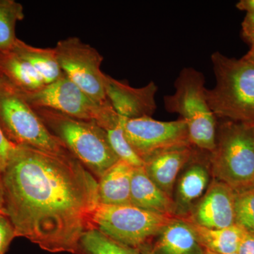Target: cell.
Segmentation results:
<instances>
[{"instance_id": "6da1fadb", "label": "cell", "mask_w": 254, "mask_h": 254, "mask_svg": "<svg viewBox=\"0 0 254 254\" xmlns=\"http://www.w3.org/2000/svg\"><path fill=\"white\" fill-rule=\"evenodd\" d=\"M0 180L16 237L52 253L76 254L99 203L98 180L81 162L17 145Z\"/></svg>"}, {"instance_id": "7a4b0ae2", "label": "cell", "mask_w": 254, "mask_h": 254, "mask_svg": "<svg viewBox=\"0 0 254 254\" xmlns=\"http://www.w3.org/2000/svg\"><path fill=\"white\" fill-rule=\"evenodd\" d=\"M216 84L206 89L209 106L218 120L254 125V63L211 55Z\"/></svg>"}, {"instance_id": "3957f363", "label": "cell", "mask_w": 254, "mask_h": 254, "mask_svg": "<svg viewBox=\"0 0 254 254\" xmlns=\"http://www.w3.org/2000/svg\"><path fill=\"white\" fill-rule=\"evenodd\" d=\"M33 108L48 130L95 177L100 179L120 160L106 132L95 122L71 118L48 108Z\"/></svg>"}, {"instance_id": "277c9868", "label": "cell", "mask_w": 254, "mask_h": 254, "mask_svg": "<svg viewBox=\"0 0 254 254\" xmlns=\"http://www.w3.org/2000/svg\"><path fill=\"white\" fill-rule=\"evenodd\" d=\"M210 165L214 180L235 191L254 187V125L218 120Z\"/></svg>"}, {"instance_id": "5b68a950", "label": "cell", "mask_w": 254, "mask_h": 254, "mask_svg": "<svg viewBox=\"0 0 254 254\" xmlns=\"http://www.w3.org/2000/svg\"><path fill=\"white\" fill-rule=\"evenodd\" d=\"M205 76L192 67L184 68L175 81V92L164 97L169 113H177L188 128L190 143L212 152L215 146L218 119L209 106Z\"/></svg>"}, {"instance_id": "8992f818", "label": "cell", "mask_w": 254, "mask_h": 254, "mask_svg": "<svg viewBox=\"0 0 254 254\" xmlns=\"http://www.w3.org/2000/svg\"><path fill=\"white\" fill-rule=\"evenodd\" d=\"M0 128L15 145L55 155L71 154L48 130L21 91L3 75L0 76Z\"/></svg>"}, {"instance_id": "52a82bcc", "label": "cell", "mask_w": 254, "mask_h": 254, "mask_svg": "<svg viewBox=\"0 0 254 254\" xmlns=\"http://www.w3.org/2000/svg\"><path fill=\"white\" fill-rule=\"evenodd\" d=\"M175 216L161 215L132 205L98 203L91 219L95 229L114 241L134 249L150 244Z\"/></svg>"}, {"instance_id": "ba28073f", "label": "cell", "mask_w": 254, "mask_h": 254, "mask_svg": "<svg viewBox=\"0 0 254 254\" xmlns=\"http://www.w3.org/2000/svg\"><path fill=\"white\" fill-rule=\"evenodd\" d=\"M62 71L98 104L109 103L105 90V73L100 69L103 58L89 45L76 37L58 42L55 48Z\"/></svg>"}, {"instance_id": "9c48e42d", "label": "cell", "mask_w": 254, "mask_h": 254, "mask_svg": "<svg viewBox=\"0 0 254 254\" xmlns=\"http://www.w3.org/2000/svg\"><path fill=\"white\" fill-rule=\"evenodd\" d=\"M21 93L32 108H48L96 123L111 105L110 101L104 105L95 103L65 74L38 91Z\"/></svg>"}, {"instance_id": "30bf717a", "label": "cell", "mask_w": 254, "mask_h": 254, "mask_svg": "<svg viewBox=\"0 0 254 254\" xmlns=\"http://www.w3.org/2000/svg\"><path fill=\"white\" fill-rule=\"evenodd\" d=\"M123 126L127 141L143 160L160 150L192 145L187 125L181 118L162 122L152 117H123Z\"/></svg>"}, {"instance_id": "8fae6325", "label": "cell", "mask_w": 254, "mask_h": 254, "mask_svg": "<svg viewBox=\"0 0 254 254\" xmlns=\"http://www.w3.org/2000/svg\"><path fill=\"white\" fill-rule=\"evenodd\" d=\"M210 152L193 146V153L182 170L174 190L175 216L185 218L210 185Z\"/></svg>"}, {"instance_id": "7c38bea8", "label": "cell", "mask_w": 254, "mask_h": 254, "mask_svg": "<svg viewBox=\"0 0 254 254\" xmlns=\"http://www.w3.org/2000/svg\"><path fill=\"white\" fill-rule=\"evenodd\" d=\"M208 228H225L236 225L235 190L226 184L214 180L201 198L185 218Z\"/></svg>"}, {"instance_id": "4fadbf2b", "label": "cell", "mask_w": 254, "mask_h": 254, "mask_svg": "<svg viewBox=\"0 0 254 254\" xmlns=\"http://www.w3.org/2000/svg\"><path fill=\"white\" fill-rule=\"evenodd\" d=\"M107 98L114 110L123 118L136 119L151 117L156 110L155 94L158 88L150 81L142 88H133L125 81L105 75Z\"/></svg>"}, {"instance_id": "5bb4252c", "label": "cell", "mask_w": 254, "mask_h": 254, "mask_svg": "<svg viewBox=\"0 0 254 254\" xmlns=\"http://www.w3.org/2000/svg\"><path fill=\"white\" fill-rule=\"evenodd\" d=\"M193 146L175 147L155 152L145 158V173L165 193L173 198L175 184L193 153Z\"/></svg>"}, {"instance_id": "9a60e30c", "label": "cell", "mask_w": 254, "mask_h": 254, "mask_svg": "<svg viewBox=\"0 0 254 254\" xmlns=\"http://www.w3.org/2000/svg\"><path fill=\"white\" fill-rule=\"evenodd\" d=\"M130 200L131 205L143 210L176 217L173 198L150 180L143 167L133 169Z\"/></svg>"}, {"instance_id": "2e32d148", "label": "cell", "mask_w": 254, "mask_h": 254, "mask_svg": "<svg viewBox=\"0 0 254 254\" xmlns=\"http://www.w3.org/2000/svg\"><path fill=\"white\" fill-rule=\"evenodd\" d=\"M154 254H205L193 230L183 218H175L155 237Z\"/></svg>"}, {"instance_id": "e0dca14e", "label": "cell", "mask_w": 254, "mask_h": 254, "mask_svg": "<svg viewBox=\"0 0 254 254\" xmlns=\"http://www.w3.org/2000/svg\"><path fill=\"white\" fill-rule=\"evenodd\" d=\"M133 167L120 160L98 180L100 204L131 205V184Z\"/></svg>"}, {"instance_id": "ac0fdd59", "label": "cell", "mask_w": 254, "mask_h": 254, "mask_svg": "<svg viewBox=\"0 0 254 254\" xmlns=\"http://www.w3.org/2000/svg\"><path fill=\"white\" fill-rule=\"evenodd\" d=\"M0 68L3 76L23 93L38 91L46 85L33 65L13 49L0 52Z\"/></svg>"}, {"instance_id": "d6986e66", "label": "cell", "mask_w": 254, "mask_h": 254, "mask_svg": "<svg viewBox=\"0 0 254 254\" xmlns=\"http://www.w3.org/2000/svg\"><path fill=\"white\" fill-rule=\"evenodd\" d=\"M185 220L193 230L201 247L213 253H237L241 241L247 232L237 225L221 229L208 228L190 220Z\"/></svg>"}, {"instance_id": "ffe728a7", "label": "cell", "mask_w": 254, "mask_h": 254, "mask_svg": "<svg viewBox=\"0 0 254 254\" xmlns=\"http://www.w3.org/2000/svg\"><path fill=\"white\" fill-rule=\"evenodd\" d=\"M13 49L27 60L43 76L46 85L61 78L64 73L57 60L55 48H38L16 39Z\"/></svg>"}, {"instance_id": "44dd1931", "label": "cell", "mask_w": 254, "mask_h": 254, "mask_svg": "<svg viewBox=\"0 0 254 254\" xmlns=\"http://www.w3.org/2000/svg\"><path fill=\"white\" fill-rule=\"evenodd\" d=\"M102 128L106 132L110 144L120 160L133 168L144 166V161L136 154L125 136L123 117L118 113L114 114Z\"/></svg>"}, {"instance_id": "7402d4cb", "label": "cell", "mask_w": 254, "mask_h": 254, "mask_svg": "<svg viewBox=\"0 0 254 254\" xmlns=\"http://www.w3.org/2000/svg\"><path fill=\"white\" fill-rule=\"evenodd\" d=\"M75 254H142L132 248L114 241L95 229H89L82 235Z\"/></svg>"}, {"instance_id": "603a6c76", "label": "cell", "mask_w": 254, "mask_h": 254, "mask_svg": "<svg viewBox=\"0 0 254 254\" xmlns=\"http://www.w3.org/2000/svg\"><path fill=\"white\" fill-rule=\"evenodd\" d=\"M24 18L22 4L14 0H0V52H6L14 46L16 26Z\"/></svg>"}, {"instance_id": "cb8c5ba5", "label": "cell", "mask_w": 254, "mask_h": 254, "mask_svg": "<svg viewBox=\"0 0 254 254\" xmlns=\"http://www.w3.org/2000/svg\"><path fill=\"white\" fill-rule=\"evenodd\" d=\"M235 222L246 231L254 234V187L235 191Z\"/></svg>"}, {"instance_id": "d4e9b609", "label": "cell", "mask_w": 254, "mask_h": 254, "mask_svg": "<svg viewBox=\"0 0 254 254\" xmlns=\"http://www.w3.org/2000/svg\"><path fill=\"white\" fill-rule=\"evenodd\" d=\"M14 227L4 213H0V254H5L16 237Z\"/></svg>"}, {"instance_id": "484cf974", "label": "cell", "mask_w": 254, "mask_h": 254, "mask_svg": "<svg viewBox=\"0 0 254 254\" xmlns=\"http://www.w3.org/2000/svg\"><path fill=\"white\" fill-rule=\"evenodd\" d=\"M17 145L10 142L0 128V174L7 166Z\"/></svg>"}, {"instance_id": "4316f807", "label": "cell", "mask_w": 254, "mask_h": 254, "mask_svg": "<svg viewBox=\"0 0 254 254\" xmlns=\"http://www.w3.org/2000/svg\"><path fill=\"white\" fill-rule=\"evenodd\" d=\"M242 34L244 40L250 44L254 41V15H246L242 23Z\"/></svg>"}, {"instance_id": "83f0119b", "label": "cell", "mask_w": 254, "mask_h": 254, "mask_svg": "<svg viewBox=\"0 0 254 254\" xmlns=\"http://www.w3.org/2000/svg\"><path fill=\"white\" fill-rule=\"evenodd\" d=\"M237 254H254V234L247 232L241 241Z\"/></svg>"}, {"instance_id": "f1b7e54d", "label": "cell", "mask_w": 254, "mask_h": 254, "mask_svg": "<svg viewBox=\"0 0 254 254\" xmlns=\"http://www.w3.org/2000/svg\"><path fill=\"white\" fill-rule=\"evenodd\" d=\"M236 6L241 11H245L247 14L254 16V0H241Z\"/></svg>"}, {"instance_id": "f546056e", "label": "cell", "mask_w": 254, "mask_h": 254, "mask_svg": "<svg viewBox=\"0 0 254 254\" xmlns=\"http://www.w3.org/2000/svg\"><path fill=\"white\" fill-rule=\"evenodd\" d=\"M250 46V50H249L248 53L242 58L246 60H248V61L253 62V63H254V41L253 43H251Z\"/></svg>"}, {"instance_id": "4dcf8cb0", "label": "cell", "mask_w": 254, "mask_h": 254, "mask_svg": "<svg viewBox=\"0 0 254 254\" xmlns=\"http://www.w3.org/2000/svg\"><path fill=\"white\" fill-rule=\"evenodd\" d=\"M138 250H139L142 254H154L150 244H147V245L142 246Z\"/></svg>"}, {"instance_id": "1f68e13d", "label": "cell", "mask_w": 254, "mask_h": 254, "mask_svg": "<svg viewBox=\"0 0 254 254\" xmlns=\"http://www.w3.org/2000/svg\"><path fill=\"white\" fill-rule=\"evenodd\" d=\"M3 205H4V200H3V190L2 187H1V180H0V213H4Z\"/></svg>"}, {"instance_id": "d6a6232c", "label": "cell", "mask_w": 254, "mask_h": 254, "mask_svg": "<svg viewBox=\"0 0 254 254\" xmlns=\"http://www.w3.org/2000/svg\"><path fill=\"white\" fill-rule=\"evenodd\" d=\"M205 254H216L213 253V252H209V251L205 250ZM237 254V253H233V254Z\"/></svg>"}, {"instance_id": "836d02e7", "label": "cell", "mask_w": 254, "mask_h": 254, "mask_svg": "<svg viewBox=\"0 0 254 254\" xmlns=\"http://www.w3.org/2000/svg\"><path fill=\"white\" fill-rule=\"evenodd\" d=\"M1 75H2V73H1V68H0V76H1Z\"/></svg>"}]
</instances>
